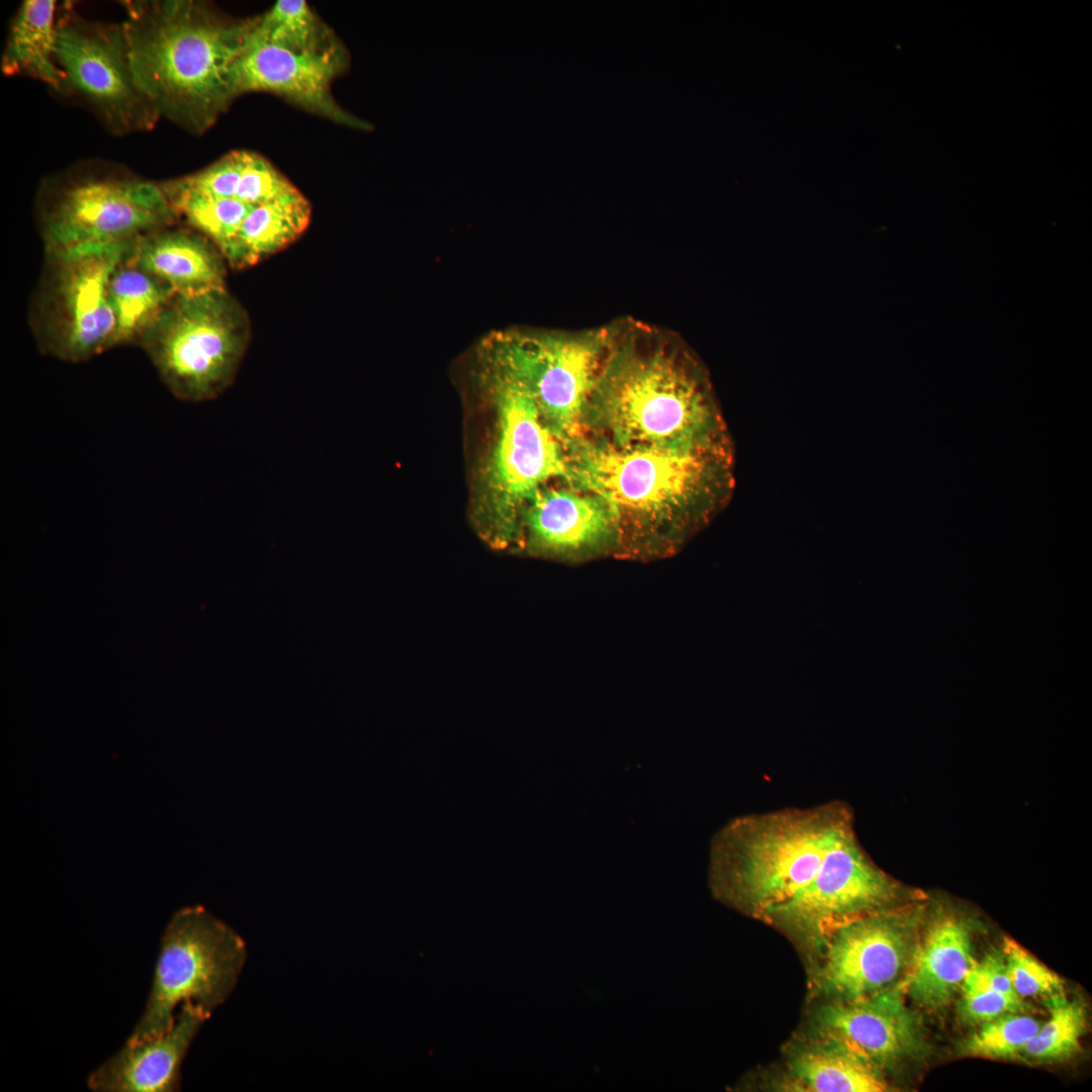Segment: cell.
<instances>
[{
  "label": "cell",
  "mask_w": 1092,
  "mask_h": 1092,
  "mask_svg": "<svg viewBox=\"0 0 1092 1092\" xmlns=\"http://www.w3.org/2000/svg\"><path fill=\"white\" fill-rule=\"evenodd\" d=\"M134 239L44 248L28 315L43 355L79 363L112 349L109 282Z\"/></svg>",
  "instance_id": "cell-7"
},
{
  "label": "cell",
  "mask_w": 1092,
  "mask_h": 1092,
  "mask_svg": "<svg viewBox=\"0 0 1092 1092\" xmlns=\"http://www.w3.org/2000/svg\"><path fill=\"white\" fill-rule=\"evenodd\" d=\"M609 330L576 335L503 330L477 344L528 390L553 435L572 441L595 391L607 350Z\"/></svg>",
  "instance_id": "cell-10"
},
{
  "label": "cell",
  "mask_w": 1092,
  "mask_h": 1092,
  "mask_svg": "<svg viewBox=\"0 0 1092 1092\" xmlns=\"http://www.w3.org/2000/svg\"><path fill=\"white\" fill-rule=\"evenodd\" d=\"M811 1033L835 1040L885 1075L925 1056L920 1016L901 983L862 999L825 1001L813 1013Z\"/></svg>",
  "instance_id": "cell-14"
},
{
  "label": "cell",
  "mask_w": 1092,
  "mask_h": 1092,
  "mask_svg": "<svg viewBox=\"0 0 1092 1092\" xmlns=\"http://www.w3.org/2000/svg\"><path fill=\"white\" fill-rule=\"evenodd\" d=\"M295 186L266 158L248 151L236 198L252 206L270 201Z\"/></svg>",
  "instance_id": "cell-30"
},
{
  "label": "cell",
  "mask_w": 1092,
  "mask_h": 1092,
  "mask_svg": "<svg viewBox=\"0 0 1092 1092\" xmlns=\"http://www.w3.org/2000/svg\"><path fill=\"white\" fill-rule=\"evenodd\" d=\"M617 519L601 496L563 489H540L525 514L532 545L556 554L597 544L611 533Z\"/></svg>",
  "instance_id": "cell-19"
},
{
  "label": "cell",
  "mask_w": 1092,
  "mask_h": 1092,
  "mask_svg": "<svg viewBox=\"0 0 1092 1092\" xmlns=\"http://www.w3.org/2000/svg\"><path fill=\"white\" fill-rule=\"evenodd\" d=\"M974 964L967 923L943 914L930 923L917 942L910 967L900 983L905 996L916 1005L936 1010L952 999Z\"/></svg>",
  "instance_id": "cell-18"
},
{
  "label": "cell",
  "mask_w": 1092,
  "mask_h": 1092,
  "mask_svg": "<svg viewBox=\"0 0 1092 1092\" xmlns=\"http://www.w3.org/2000/svg\"><path fill=\"white\" fill-rule=\"evenodd\" d=\"M248 151H233L204 169L159 182L167 198L182 195L236 198Z\"/></svg>",
  "instance_id": "cell-28"
},
{
  "label": "cell",
  "mask_w": 1092,
  "mask_h": 1092,
  "mask_svg": "<svg viewBox=\"0 0 1092 1092\" xmlns=\"http://www.w3.org/2000/svg\"><path fill=\"white\" fill-rule=\"evenodd\" d=\"M310 216L311 205L296 187L253 206L223 252L226 263L235 269L257 265L294 243Z\"/></svg>",
  "instance_id": "cell-21"
},
{
  "label": "cell",
  "mask_w": 1092,
  "mask_h": 1092,
  "mask_svg": "<svg viewBox=\"0 0 1092 1092\" xmlns=\"http://www.w3.org/2000/svg\"><path fill=\"white\" fill-rule=\"evenodd\" d=\"M169 201L179 217L212 241L222 254L253 207L237 198L201 195L176 196Z\"/></svg>",
  "instance_id": "cell-26"
},
{
  "label": "cell",
  "mask_w": 1092,
  "mask_h": 1092,
  "mask_svg": "<svg viewBox=\"0 0 1092 1092\" xmlns=\"http://www.w3.org/2000/svg\"><path fill=\"white\" fill-rule=\"evenodd\" d=\"M961 1045L965 1055L990 1059L1015 1058L1032 1038L1041 1022L1022 1012L1001 1015L980 1023Z\"/></svg>",
  "instance_id": "cell-27"
},
{
  "label": "cell",
  "mask_w": 1092,
  "mask_h": 1092,
  "mask_svg": "<svg viewBox=\"0 0 1092 1092\" xmlns=\"http://www.w3.org/2000/svg\"><path fill=\"white\" fill-rule=\"evenodd\" d=\"M1002 950L1011 984L1020 998L1039 996L1049 999L1063 994V980L1015 940L1005 937Z\"/></svg>",
  "instance_id": "cell-29"
},
{
  "label": "cell",
  "mask_w": 1092,
  "mask_h": 1092,
  "mask_svg": "<svg viewBox=\"0 0 1092 1092\" xmlns=\"http://www.w3.org/2000/svg\"><path fill=\"white\" fill-rule=\"evenodd\" d=\"M208 1016L193 1004H183L165 1032L126 1041L114 1056L92 1072L87 1085L94 1092H174L181 1087L183 1059Z\"/></svg>",
  "instance_id": "cell-16"
},
{
  "label": "cell",
  "mask_w": 1092,
  "mask_h": 1092,
  "mask_svg": "<svg viewBox=\"0 0 1092 1092\" xmlns=\"http://www.w3.org/2000/svg\"><path fill=\"white\" fill-rule=\"evenodd\" d=\"M252 37L311 51H335L344 44L333 29L303 0H279L258 15Z\"/></svg>",
  "instance_id": "cell-24"
},
{
  "label": "cell",
  "mask_w": 1092,
  "mask_h": 1092,
  "mask_svg": "<svg viewBox=\"0 0 1092 1092\" xmlns=\"http://www.w3.org/2000/svg\"><path fill=\"white\" fill-rule=\"evenodd\" d=\"M920 899L881 870L856 836L830 856L816 880L762 921L790 936L812 958L844 923Z\"/></svg>",
  "instance_id": "cell-13"
},
{
  "label": "cell",
  "mask_w": 1092,
  "mask_h": 1092,
  "mask_svg": "<svg viewBox=\"0 0 1092 1092\" xmlns=\"http://www.w3.org/2000/svg\"><path fill=\"white\" fill-rule=\"evenodd\" d=\"M474 355L475 379L494 418L474 519L486 543L506 549L520 535L521 507L549 479H570V465L524 385L480 349Z\"/></svg>",
  "instance_id": "cell-4"
},
{
  "label": "cell",
  "mask_w": 1092,
  "mask_h": 1092,
  "mask_svg": "<svg viewBox=\"0 0 1092 1092\" xmlns=\"http://www.w3.org/2000/svg\"><path fill=\"white\" fill-rule=\"evenodd\" d=\"M36 216L44 248L127 241L179 218L159 183L104 167L47 180Z\"/></svg>",
  "instance_id": "cell-8"
},
{
  "label": "cell",
  "mask_w": 1092,
  "mask_h": 1092,
  "mask_svg": "<svg viewBox=\"0 0 1092 1092\" xmlns=\"http://www.w3.org/2000/svg\"><path fill=\"white\" fill-rule=\"evenodd\" d=\"M57 4L25 0L17 10L1 58L5 76L24 75L56 91H64L66 76L55 58Z\"/></svg>",
  "instance_id": "cell-22"
},
{
  "label": "cell",
  "mask_w": 1092,
  "mask_h": 1092,
  "mask_svg": "<svg viewBox=\"0 0 1092 1092\" xmlns=\"http://www.w3.org/2000/svg\"><path fill=\"white\" fill-rule=\"evenodd\" d=\"M55 58L76 93L115 134L151 130L160 115L136 85L122 23L84 18L67 3L57 16Z\"/></svg>",
  "instance_id": "cell-11"
},
{
  "label": "cell",
  "mask_w": 1092,
  "mask_h": 1092,
  "mask_svg": "<svg viewBox=\"0 0 1092 1092\" xmlns=\"http://www.w3.org/2000/svg\"><path fill=\"white\" fill-rule=\"evenodd\" d=\"M175 294L167 283L128 264L125 259L112 274L108 287L114 316L112 348L136 345Z\"/></svg>",
  "instance_id": "cell-23"
},
{
  "label": "cell",
  "mask_w": 1092,
  "mask_h": 1092,
  "mask_svg": "<svg viewBox=\"0 0 1092 1092\" xmlns=\"http://www.w3.org/2000/svg\"><path fill=\"white\" fill-rule=\"evenodd\" d=\"M856 835L851 808L837 800L739 816L713 836L712 893L761 920L811 885L834 851Z\"/></svg>",
  "instance_id": "cell-2"
},
{
  "label": "cell",
  "mask_w": 1092,
  "mask_h": 1092,
  "mask_svg": "<svg viewBox=\"0 0 1092 1092\" xmlns=\"http://www.w3.org/2000/svg\"><path fill=\"white\" fill-rule=\"evenodd\" d=\"M246 959L243 938L203 907L175 912L162 936L145 1011L126 1041L165 1032L179 1005L193 1004L209 1017L233 992Z\"/></svg>",
  "instance_id": "cell-9"
},
{
  "label": "cell",
  "mask_w": 1092,
  "mask_h": 1092,
  "mask_svg": "<svg viewBox=\"0 0 1092 1092\" xmlns=\"http://www.w3.org/2000/svg\"><path fill=\"white\" fill-rule=\"evenodd\" d=\"M967 977L994 991L1019 997L1013 989L1003 958L989 954L982 962H975Z\"/></svg>",
  "instance_id": "cell-32"
},
{
  "label": "cell",
  "mask_w": 1092,
  "mask_h": 1092,
  "mask_svg": "<svg viewBox=\"0 0 1092 1092\" xmlns=\"http://www.w3.org/2000/svg\"><path fill=\"white\" fill-rule=\"evenodd\" d=\"M962 991L959 1013L961 1018L969 1023H982L1026 1009L1022 998L994 991L968 977L962 985Z\"/></svg>",
  "instance_id": "cell-31"
},
{
  "label": "cell",
  "mask_w": 1092,
  "mask_h": 1092,
  "mask_svg": "<svg viewBox=\"0 0 1092 1092\" xmlns=\"http://www.w3.org/2000/svg\"><path fill=\"white\" fill-rule=\"evenodd\" d=\"M589 403L617 446L676 447L726 440L709 383L697 364L639 336L611 352Z\"/></svg>",
  "instance_id": "cell-3"
},
{
  "label": "cell",
  "mask_w": 1092,
  "mask_h": 1092,
  "mask_svg": "<svg viewBox=\"0 0 1092 1092\" xmlns=\"http://www.w3.org/2000/svg\"><path fill=\"white\" fill-rule=\"evenodd\" d=\"M727 440L676 447L585 446L571 477L622 514L657 519L712 509L731 485Z\"/></svg>",
  "instance_id": "cell-5"
},
{
  "label": "cell",
  "mask_w": 1092,
  "mask_h": 1092,
  "mask_svg": "<svg viewBox=\"0 0 1092 1092\" xmlns=\"http://www.w3.org/2000/svg\"><path fill=\"white\" fill-rule=\"evenodd\" d=\"M136 85L158 114L203 133L237 98L233 68L258 21L194 0L124 1Z\"/></svg>",
  "instance_id": "cell-1"
},
{
  "label": "cell",
  "mask_w": 1092,
  "mask_h": 1092,
  "mask_svg": "<svg viewBox=\"0 0 1092 1092\" xmlns=\"http://www.w3.org/2000/svg\"><path fill=\"white\" fill-rule=\"evenodd\" d=\"M126 262L167 283L176 294L225 288L226 260L193 229L167 226L136 237Z\"/></svg>",
  "instance_id": "cell-17"
},
{
  "label": "cell",
  "mask_w": 1092,
  "mask_h": 1092,
  "mask_svg": "<svg viewBox=\"0 0 1092 1092\" xmlns=\"http://www.w3.org/2000/svg\"><path fill=\"white\" fill-rule=\"evenodd\" d=\"M1048 1007L1049 1019L1040 1024L1018 1057L1050 1063L1067 1060L1079 1052L1086 1024L1084 1006L1060 994L1048 999Z\"/></svg>",
  "instance_id": "cell-25"
},
{
  "label": "cell",
  "mask_w": 1092,
  "mask_h": 1092,
  "mask_svg": "<svg viewBox=\"0 0 1092 1092\" xmlns=\"http://www.w3.org/2000/svg\"><path fill=\"white\" fill-rule=\"evenodd\" d=\"M251 339V322L226 288L175 294L138 341L178 399L216 398L234 382Z\"/></svg>",
  "instance_id": "cell-6"
},
{
  "label": "cell",
  "mask_w": 1092,
  "mask_h": 1092,
  "mask_svg": "<svg viewBox=\"0 0 1092 1092\" xmlns=\"http://www.w3.org/2000/svg\"><path fill=\"white\" fill-rule=\"evenodd\" d=\"M785 1091L882 1092L885 1075L839 1042L810 1034L788 1052L780 1084Z\"/></svg>",
  "instance_id": "cell-20"
},
{
  "label": "cell",
  "mask_w": 1092,
  "mask_h": 1092,
  "mask_svg": "<svg viewBox=\"0 0 1092 1092\" xmlns=\"http://www.w3.org/2000/svg\"><path fill=\"white\" fill-rule=\"evenodd\" d=\"M348 62L345 47L327 52L294 49L251 35L233 68L235 94L271 93L330 121L362 128V121L344 110L331 90Z\"/></svg>",
  "instance_id": "cell-15"
},
{
  "label": "cell",
  "mask_w": 1092,
  "mask_h": 1092,
  "mask_svg": "<svg viewBox=\"0 0 1092 1092\" xmlns=\"http://www.w3.org/2000/svg\"><path fill=\"white\" fill-rule=\"evenodd\" d=\"M920 900L873 912L836 928L813 957V992L824 1001L870 997L902 981L922 913Z\"/></svg>",
  "instance_id": "cell-12"
}]
</instances>
